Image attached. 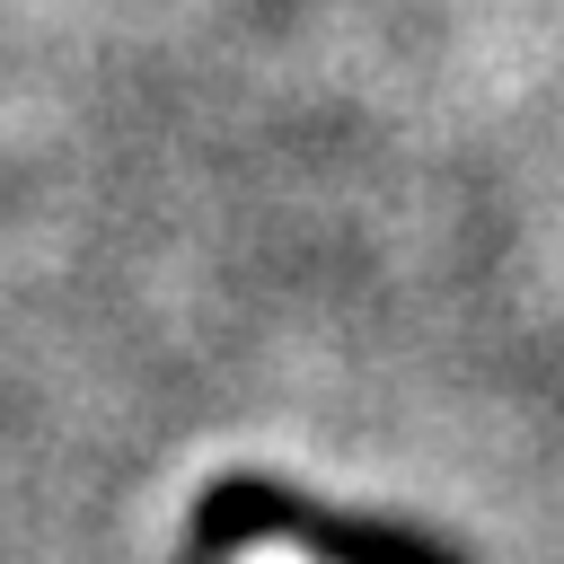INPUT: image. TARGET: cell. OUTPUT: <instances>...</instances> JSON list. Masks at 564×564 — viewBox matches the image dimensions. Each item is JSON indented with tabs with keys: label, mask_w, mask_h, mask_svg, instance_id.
I'll return each instance as SVG.
<instances>
[{
	"label": "cell",
	"mask_w": 564,
	"mask_h": 564,
	"mask_svg": "<svg viewBox=\"0 0 564 564\" xmlns=\"http://www.w3.org/2000/svg\"><path fill=\"white\" fill-rule=\"evenodd\" d=\"M238 564H308V555L282 546V538H256V546H238Z\"/></svg>",
	"instance_id": "6da1fadb"
}]
</instances>
